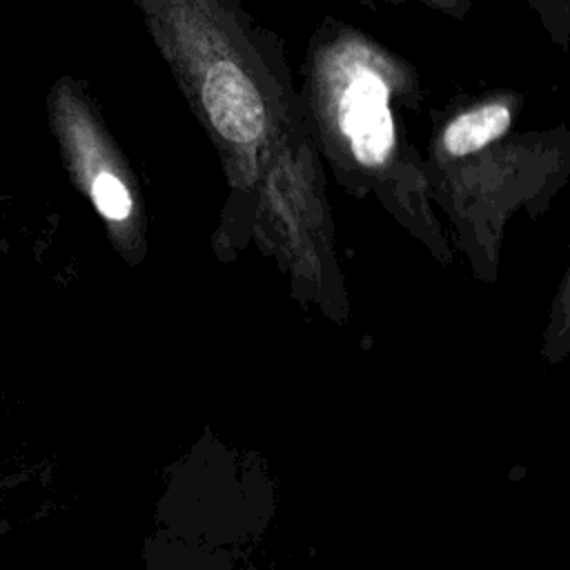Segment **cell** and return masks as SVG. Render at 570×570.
<instances>
[{"mask_svg":"<svg viewBox=\"0 0 570 570\" xmlns=\"http://www.w3.org/2000/svg\"><path fill=\"white\" fill-rule=\"evenodd\" d=\"M387 2H419L448 18H465L472 11V0H387Z\"/></svg>","mask_w":570,"mask_h":570,"instance_id":"277c9868","label":"cell"},{"mask_svg":"<svg viewBox=\"0 0 570 570\" xmlns=\"http://www.w3.org/2000/svg\"><path fill=\"white\" fill-rule=\"evenodd\" d=\"M525 4L557 45H570V0H525Z\"/></svg>","mask_w":570,"mask_h":570,"instance_id":"3957f363","label":"cell"},{"mask_svg":"<svg viewBox=\"0 0 570 570\" xmlns=\"http://www.w3.org/2000/svg\"><path fill=\"white\" fill-rule=\"evenodd\" d=\"M510 122L512 109L505 100L476 105L450 120L443 131V147L452 156H468L503 136Z\"/></svg>","mask_w":570,"mask_h":570,"instance_id":"6da1fadb","label":"cell"},{"mask_svg":"<svg viewBox=\"0 0 570 570\" xmlns=\"http://www.w3.org/2000/svg\"><path fill=\"white\" fill-rule=\"evenodd\" d=\"M91 196L105 218L122 220L131 209V200L125 185L111 174H100L91 183Z\"/></svg>","mask_w":570,"mask_h":570,"instance_id":"7a4b0ae2","label":"cell"}]
</instances>
